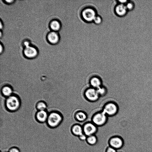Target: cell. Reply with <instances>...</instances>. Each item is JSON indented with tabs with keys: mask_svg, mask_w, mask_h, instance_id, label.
I'll return each instance as SVG.
<instances>
[{
	"mask_svg": "<svg viewBox=\"0 0 152 152\" xmlns=\"http://www.w3.org/2000/svg\"><path fill=\"white\" fill-rule=\"evenodd\" d=\"M5 106L10 112H15L18 110L20 105V100L19 96L13 94L7 98L5 101Z\"/></svg>",
	"mask_w": 152,
	"mask_h": 152,
	"instance_id": "obj_1",
	"label": "cell"
},
{
	"mask_svg": "<svg viewBox=\"0 0 152 152\" xmlns=\"http://www.w3.org/2000/svg\"><path fill=\"white\" fill-rule=\"evenodd\" d=\"M63 119V116L61 113L54 111L48 114L46 122L48 126L51 128H55L60 124Z\"/></svg>",
	"mask_w": 152,
	"mask_h": 152,
	"instance_id": "obj_2",
	"label": "cell"
},
{
	"mask_svg": "<svg viewBox=\"0 0 152 152\" xmlns=\"http://www.w3.org/2000/svg\"><path fill=\"white\" fill-rule=\"evenodd\" d=\"M108 116L102 111L94 114L91 118V122L98 127L104 126L108 120Z\"/></svg>",
	"mask_w": 152,
	"mask_h": 152,
	"instance_id": "obj_3",
	"label": "cell"
},
{
	"mask_svg": "<svg viewBox=\"0 0 152 152\" xmlns=\"http://www.w3.org/2000/svg\"><path fill=\"white\" fill-rule=\"evenodd\" d=\"M119 110L118 105L115 102L110 101L104 105L102 111L108 116H112L115 115Z\"/></svg>",
	"mask_w": 152,
	"mask_h": 152,
	"instance_id": "obj_4",
	"label": "cell"
},
{
	"mask_svg": "<svg viewBox=\"0 0 152 152\" xmlns=\"http://www.w3.org/2000/svg\"><path fill=\"white\" fill-rule=\"evenodd\" d=\"M84 96L86 100L90 102H95L99 99L100 96L96 89L91 87L85 90Z\"/></svg>",
	"mask_w": 152,
	"mask_h": 152,
	"instance_id": "obj_5",
	"label": "cell"
},
{
	"mask_svg": "<svg viewBox=\"0 0 152 152\" xmlns=\"http://www.w3.org/2000/svg\"><path fill=\"white\" fill-rule=\"evenodd\" d=\"M82 126L83 133L87 137L95 135L98 130V127L91 121L86 122Z\"/></svg>",
	"mask_w": 152,
	"mask_h": 152,
	"instance_id": "obj_6",
	"label": "cell"
},
{
	"mask_svg": "<svg viewBox=\"0 0 152 152\" xmlns=\"http://www.w3.org/2000/svg\"><path fill=\"white\" fill-rule=\"evenodd\" d=\"M109 144L110 146L117 150L122 147L124 145V141L122 138L117 134L110 138L109 141Z\"/></svg>",
	"mask_w": 152,
	"mask_h": 152,
	"instance_id": "obj_7",
	"label": "cell"
},
{
	"mask_svg": "<svg viewBox=\"0 0 152 152\" xmlns=\"http://www.w3.org/2000/svg\"><path fill=\"white\" fill-rule=\"evenodd\" d=\"M23 53L24 56L27 58H32L37 56L38 51L36 48L30 45L24 47Z\"/></svg>",
	"mask_w": 152,
	"mask_h": 152,
	"instance_id": "obj_8",
	"label": "cell"
},
{
	"mask_svg": "<svg viewBox=\"0 0 152 152\" xmlns=\"http://www.w3.org/2000/svg\"><path fill=\"white\" fill-rule=\"evenodd\" d=\"M94 10L92 8H87L82 12V16L84 20L88 22L93 21L96 16Z\"/></svg>",
	"mask_w": 152,
	"mask_h": 152,
	"instance_id": "obj_9",
	"label": "cell"
},
{
	"mask_svg": "<svg viewBox=\"0 0 152 152\" xmlns=\"http://www.w3.org/2000/svg\"><path fill=\"white\" fill-rule=\"evenodd\" d=\"M89 83L90 87L96 89L102 86L101 79L96 76H92L90 78Z\"/></svg>",
	"mask_w": 152,
	"mask_h": 152,
	"instance_id": "obj_10",
	"label": "cell"
},
{
	"mask_svg": "<svg viewBox=\"0 0 152 152\" xmlns=\"http://www.w3.org/2000/svg\"><path fill=\"white\" fill-rule=\"evenodd\" d=\"M47 38L49 43L54 44L58 42L59 37L57 32L52 31L48 34Z\"/></svg>",
	"mask_w": 152,
	"mask_h": 152,
	"instance_id": "obj_11",
	"label": "cell"
},
{
	"mask_svg": "<svg viewBox=\"0 0 152 152\" xmlns=\"http://www.w3.org/2000/svg\"><path fill=\"white\" fill-rule=\"evenodd\" d=\"M48 114L46 110L38 111L36 114V119L39 122L44 123L47 121Z\"/></svg>",
	"mask_w": 152,
	"mask_h": 152,
	"instance_id": "obj_12",
	"label": "cell"
},
{
	"mask_svg": "<svg viewBox=\"0 0 152 152\" xmlns=\"http://www.w3.org/2000/svg\"><path fill=\"white\" fill-rule=\"evenodd\" d=\"M70 129L72 133L75 136L78 137L83 134V126L80 124L73 125Z\"/></svg>",
	"mask_w": 152,
	"mask_h": 152,
	"instance_id": "obj_13",
	"label": "cell"
},
{
	"mask_svg": "<svg viewBox=\"0 0 152 152\" xmlns=\"http://www.w3.org/2000/svg\"><path fill=\"white\" fill-rule=\"evenodd\" d=\"M74 116L76 120L80 122L85 121L87 118L86 113L84 111L81 110L76 112Z\"/></svg>",
	"mask_w": 152,
	"mask_h": 152,
	"instance_id": "obj_14",
	"label": "cell"
},
{
	"mask_svg": "<svg viewBox=\"0 0 152 152\" xmlns=\"http://www.w3.org/2000/svg\"><path fill=\"white\" fill-rule=\"evenodd\" d=\"M127 9L126 6L121 4L117 5L115 8L116 13L120 16H123L126 14Z\"/></svg>",
	"mask_w": 152,
	"mask_h": 152,
	"instance_id": "obj_15",
	"label": "cell"
},
{
	"mask_svg": "<svg viewBox=\"0 0 152 152\" xmlns=\"http://www.w3.org/2000/svg\"><path fill=\"white\" fill-rule=\"evenodd\" d=\"M1 92L3 95L7 98L12 95L13 93L12 87L9 85H5L2 87Z\"/></svg>",
	"mask_w": 152,
	"mask_h": 152,
	"instance_id": "obj_16",
	"label": "cell"
},
{
	"mask_svg": "<svg viewBox=\"0 0 152 152\" xmlns=\"http://www.w3.org/2000/svg\"><path fill=\"white\" fill-rule=\"evenodd\" d=\"M49 26L52 31L56 32L60 29L61 27L60 22L57 20L51 21L50 23Z\"/></svg>",
	"mask_w": 152,
	"mask_h": 152,
	"instance_id": "obj_17",
	"label": "cell"
},
{
	"mask_svg": "<svg viewBox=\"0 0 152 152\" xmlns=\"http://www.w3.org/2000/svg\"><path fill=\"white\" fill-rule=\"evenodd\" d=\"M86 141L89 145H96L98 142V138L95 135L87 137Z\"/></svg>",
	"mask_w": 152,
	"mask_h": 152,
	"instance_id": "obj_18",
	"label": "cell"
},
{
	"mask_svg": "<svg viewBox=\"0 0 152 152\" xmlns=\"http://www.w3.org/2000/svg\"><path fill=\"white\" fill-rule=\"evenodd\" d=\"M47 107V104L43 101L38 102L36 105V107L38 111L45 110Z\"/></svg>",
	"mask_w": 152,
	"mask_h": 152,
	"instance_id": "obj_19",
	"label": "cell"
},
{
	"mask_svg": "<svg viewBox=\"0 0 152 152\" xmlns=\"http://www.w3.org/2000/svg\"><path fill=\"white\" fill-rule=\"evenodd\" d=\"M96 89L100 97L104 96L107 93V88L103 86Z\"/></svg>",
	"mask_w": 152,
	"mask_h": 152,
	"instance_id": "obj_20",
	"label": "cell"
},
{
	"mask_svg": "<svg viewBox=\"0 0 152 152\" xmlns=\"http://www.w3.org/2000/svg\"><path fill=\"white\" fill-rule=\"evenodd\" d=\"M93 21L95 23L99 24L102 22V19L100 17L96 16Z\"/></svg>",
	"mask_w": 152,
	"mask_h": 152,
	"instance_id": "obj_21",
	"label": "cell"
},
{
	"mask_svg": "<svg viewBox=\"0 0 152 152\" xmlns=\"http://www.w3.org/2000/svg\"><path fill=\"white\" fill-rule=\"evenodd\" d=\"M106 152H117L115 149L109 146L106 148Z\"/></svg>",
	"mask_w": 152,
	"mask_h": 152,
	"instance_id": "obj_22",
	"label": "cell"
},
{
	"mask_svg": "<svg viewBox=\"0 0 152 152\" xmlns=\"http://www.w3.org/2000/svg\"><path fill=\"white\" fill-rule=\"evenodd\" d=\"M87 136L84 133L78 137L79 139L82 141H86Z\"/></svg>",
	"mask_w": 152,
	"mask_h": 152,
	"instance_id": "obj_23",
	"label": "cell"
},
{
	"mask_svg": "<svg viewBox=\"0 0 152 152\" xmlns=\"http://www.w3.org/2000/svg\"><path fill=\"white\" fill-rule=\"evenodd\" d=\"M9 152H20L19 149L16 147H13L10 148Z\"/></svg>",
	"mask_w": 152,
	"mask_h": 152,
	"instance_id": "obj_24",
	"label": "cell"
},
{
	"mask_svg": "<svg viewBox=\"0 0 152 152\" xmlns=\"http://www.w3.org/2000/svg\"><path fill=\"white\" fill-rule=\"evenodd\" d=\"M133 4L131 3H128L126 6L127 9L128 10L132 9L133 8Z\"/></svg>",
	"mask_w": 152,
	"mask_h": 152,
	"instance_id": "obj_25",
	"label": "cell"
},
{
	"mask_svg": "<svg viewBox=\"0 0 152 152\" xmlns=\"http://www.w3.org/2000/svg\"><path fill=\"white\" fill-rule=\"evenodd\" d=\"M30 42L29 41L26 40L24 41L23 42V45L24 46V47H25L26 46H28L30 45Z\"/></svg>",
	"mask_w": 152,
	"mask_h": 152,
	"instance_id": "obj_26",
	"label": "cell"
},
{
	"mask_svg": "<svg viewBox=\"0 0 152 152\" xmlns=\"http://www.w3.org/2000/svg\"><path fill=\"white\" fill-rule=\"evenodd\" d=\"M3 50V45L1 44V43H0V53L2 52Z\"/></svg>",
	"mask_w": 152,
	"mask_h": 152,
	"instance_id": "obj_27",
	"label": "cell"
},
{
	"mask_svg": "<svg viewBox=\"0 0 152 152\" xmlns=\"http://www.w3.org/2000/svg\"><path fill=\"white\" fill-rule=\"evenodd\" d=\"M5 2L9 4L12 3V2L14 1V0H5Z\"/></svg>",
	"mask_w": 152,
	"mask_h": 152,
	"instance_id": "obj_28",
	"label": "cell"
},
{
	"mask_svg": "<svg viewBox=\"0 0 152 152\" xmlns=\"http://www.w3.org/2000/svg\"><path fill=\"white\" fill-rule=\"evenodd\" d=\"M3 24L2 23V21L1 20H0V29H1L3 28Z\"/></svg>",
	"mask_w": 152,
	"mask_h": 152,
	"instance_id": "obj_29",
	"label": "cell"
},
{
	"mask_svg": "<svg viewBox=\"0 0 152 152\" xmlns=\"http://www.w3.org/2000/svg\"><path fill=\"white\" fill-rule=\"evenodd\" d=\"M127 1L126 0L124 1H119L122 4H123V3H125Z\"/></svg>",
	"mask_w": 152,
	"mask_h": 152,
	"instance_id": "obj_30",
	"label": "cell"
},
{
	"mask_svg": "<svg viewBox=\"0 0 152 152\" xmlns=\"http://www.w3.org/2000/svg\"><path fill=\"white\" fill-rule=\"evenodd\" d=\"M130 152H138L136 150H134V151H133Z\"/></svg>",
	"mask_w": 152,
	"mask_h": 152,
	"instance_id": "obj_31",
	"label": "cell"
}]
</instances>
